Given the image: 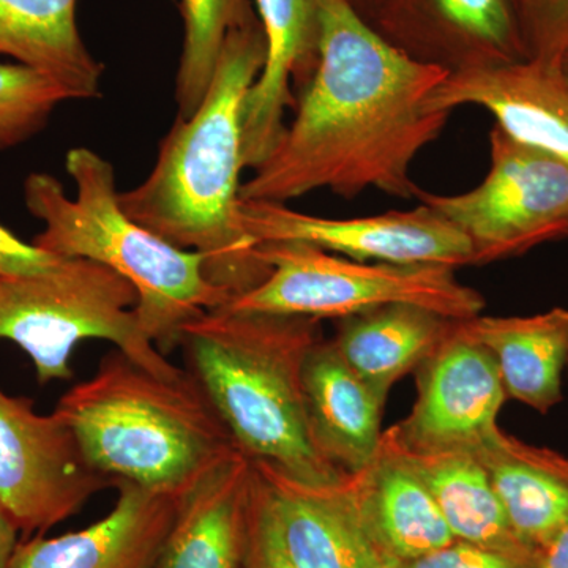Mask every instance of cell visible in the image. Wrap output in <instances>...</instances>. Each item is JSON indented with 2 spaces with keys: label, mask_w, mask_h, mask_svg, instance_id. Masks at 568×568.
Returning <instances> with one entry per match:
<instances>
[{
  "label": "cell",
  "mask_w": 568,
  "mask_h": 568,
  "mask_svg": "<svg viewBox=\"0 0 568 568\" xmlns=\"http://www.w3.org/2000/svg\"><path fill=\"white\" fill-rule=\"evenodd\" d=\"M320 6L315 74L274 151L242 183L241 200L287 204L320 190L345 200L368 190L416 197L410 168L450 118L428 100L450 71L396 48L351 0Z\"/></svg>",
  "instance_id": "1"
},
{
  "label": "cell",
  "mask_w": 568,
  "mask_h": 568,
  "mask_svg": "<svg viewBox=\"0 0 568 568\" xmlns=\"http://www.w3.org/2000/svg\"><path fill=\"white\" fill-rule=\"evenodd\" d=\"M264 62L260 21L231 32L201 106L190 118H175L151 173L121 192L130 219L179 248L200 253L209 278L231 298L271 274L239 215L244 106Z\"/></svg>",
  "instance_id": "2"
},
{
  "label": "cell",
  "mask_w": 568,
  "mask_h": 568,
  "mask_svg": "<svg viewBox=\"0 0 568 568\" xmlns=\"http://www.w3.org/2000/svg\"><path fill=\"white\" fill-rule=\"evenodd\" d=\"M321 336L313 317L220 306L185 325L179 347L242 454L298 484L335 487L347 474L317 450L302 383Z\"/></svg>",
  "instance_id": "3"
},
{
  "label": "cell",
  "mask_w": 568,
  "mask_h": 568,
  "mask_svg": "<svg viewBox=\"0 0 568 568\" xmlns=\"http://www.w3.org/2000/svg\"><path fill=\"white\" fill-rule=\"evenodd\" d=\"M67 173L77 186L67 194L54 175L32 173L24 203L43 231L32 244L59 257H81L111 268L136 291L142 328L163 355L181 343L185 325L231 301L209 278L200 253L179 248L123 211L114 166L89 148L70 149Z\"/></svg>",
  "instance_id": "4"
},
{
  "label": "cell",
  "mask_w": 568,
  "mask_h": 568,
  "mask_svg": "<svg viewBox=\"0 0 568 568\" xmlns=\"http://www.w3.org/2000/svg\"><path fill=\"white\" fill-rule=\"evenodd\" d=\"M54 413L103 476L164 495H182L237 448L186 369L159 376L121 351L104 355L95 375L62 395Z\"/></svg>",
  "instance_id": "5"
},
{
  "label": "cell",
  "mask_w": 568,
  "mask_h": 568,
  "mask_svg": "<svg viewBox=\"0 0 568 568\" xmlns=\"http://www.w3.org/2000/svg\"><path fill=\"white\" fill-rule=\"evenodd\" d=\"M132 284L93 261L63 260L37 275H0V339L31 357L40 384L70 381V357L85 339H104L149 372L179 377L140 323Z\"/></svg>",
  "instance_id": "6"
},
{
  "label": "cell",
  "mask_w": 568,
  "mask_h": 568,
  "mask_svg": "<svg viewBox=\"0 0 568 568\" xmlns=\"http://www.w3.org/2000/svg\"><path fill=\"white\" fill-rule=\"evenodd\" d=\"M260 256L271 274L223 306L320 321L390 304L417 305L457 321L485 310L484 295L458 282L457 271L446 265L365 263L305 242L263 244Z\"/></svg>",
  "instance_id": "7"
},
{
  "label": "cell",
  "mask_w": 568,
  "mask_h": 568,
  "mask_svg": "<svg viewBox=\"0 0 568 568\" xmlns=\"http://www.w3.org/2000/svg\"><path fill=\"white\" fill-rule=\"evenodd\" d=\"M473 246L474 265L496 263L568 237V166L500 126L489 132L484 181L458 194L418 190Z\"/></svg>",
  "instance_id": "8"
},
{
  "label": "cell",
  "mask_w": 568,
  "mask_h": 568,
  "mask_svg": "<svg viewBox=\"0 0 568 568\" xmlns=\"http://www.w3.org/2000/svg\"><path fill=\"white\" fill-rule=\"evenodd\" d=\"M114 488L85 458L58 414L0 388V507L26 537L73 517L95 493Z\"/></svg>",
  "instance_id": "9"
},
{
  "label": "cell",
  "mask_w": 568,
  "mask_h": 568,
  "mask_svg": "<svg viewBox=\"0 0 568 568\" xmlns=\"http://www.w3.org/2000/svg\"><path fill=\"white\" fill-rule=\"evenodd\" d=\"M242 227L257 246L305 242L365 263L474 265L473 246L447 219L428 205L361 219H324L287 204L242 201Z\"/></svg>",
  "instance_id": "10"
},
{
  "label": "cell",
  "mask_w": 568,
  "mask_h": 568,
  "mask_svg": "<svg viewBox=\"0 0 568 568\" xmlns=\"http://www.w3.org/2000/svg\"><path fill=\"white\" fill-rule=\"evenodd\" d=\"M409 416L387 429L410 452L476 454L499 428L507 394L493 355L459 331L418 366Z\"/></svg>",
  "instance_id": "11"
},
{
  "label": "cell",
  "mask_w": 568,
  "mask_h": 568,
  "mask_svg": "<svg viewBox=\"0 0 568 568\" xmlns=\"http://www.w3.org/2000/svg\"><path fill=\"white\" fill-rule=\"evenodd\" d=\"M373 28L422 62L450 71L529 59L514 0H358Z\"/></svg>",
  "instance_id": "12"
},
{
  "label": "cell",
  "mask_w": 568,
  "mask_h": 568,
  "mask_svg": "<svg viewBox=\"0 0 568 568\" xmlns=\"http://www.w3.org/2000/svg\"><path fill=\"white\" fill-rule=\"evenodd\" d=\"M260 473L234 448L182 495L155 568H246Z\"/></svg>",
  "instance_id": "13"
},
{
  "label": "cell",
  "mask_w": 568,
  "mask_h": 568,
  "mask_svg": "<svg viewBox=\"0 0 568 568\" xmlns=\"http://www.w3.org/2000/svg\"><path fill=\"white\" fill-rule=\"evenodd\" d=\"M481 108L515 140L568 166V78L560 63L525 59L452 71L429 97L433 111Z\"/></svg>",
  "instance_id": "14"
},
{
  "label": "cell",
  "mask_w": 568,
  "mask_h": 568,
  "mask_svg": "<svg viewBox=\"0 0 568 568\" xmlns=\"http://www.w3.org/2000/svg\"><path fill=\"white\" fill-rule=\"evenodd\" d=\"M256 467L265 517L293 568H387L358 517L349 476L335 487H308Z\"/></svg>",
  "instance_id": "15"
},
{
  "label": "cell",
  "mask_w": 568,
  "mask_h": 568,
  "mask_svg": "<svg viewBox=\"0 0 568 568\" xmlns=\"http://www.w3.org/2000/svg\"><path fill=\"white\" fill-rule=\"evenodd\" d=\"M265 37V62L244 106L245 170H256L286 129L284 114L295 106L320 62V0H256Z\"/></svg>",
  "instance_id": "16"
},
{
  "label": "cell",
  "mask_w": 568,
  "mask_h": 568,
  "mask_svg": "<svg viewBox=\"0 0 568 568\" xmlns=\"http://www.w3.org/2000/svg\"><path fill=\"white\" fill-rule=\"evenodd\" d=\"M118 503L89 528L18 541L9 568H155L178 496L115 480Z\"/></svg>",
  "instance_id": "17"
},
{
  "label": "cell",
  "mask_w": 568,
  "mask_h": 568,
  "mask_svg": "<svg viewBox=\"0 0 568 568\" xmlns=\"http://www.w3.org/2000/svg\"><path fill=\"white\" fill-rule=\"evenodd\" d=\"M347 488L387 567L422 558L457 540L435 497L387 432L372 463L347 477Z\"/></svg>",
  "instance_id": "18"
},
{
  "label": "cell",
  "mask_w": 568,
  "mask_h": 568,
  "mask_svg": "<svg viewBox=\"0 0 568 568\" xmlns=\"http://www.w3.org/2000/svg\"><path fill=\"white\" fill-rule=\"evenodd\" d=\"M306 420L317 450L336 469L354 476L372 463L383 440L381 398L346 364L334 342L310 347L302 372Z\"/></svg>",
  "instance_id": "19"
},
{
  "label": "cell",
  "mask_w": 568,
  "mask_h": 568,
  "mask_svg": "<svg viewBox=\"0 0 568 568\" xmlns=\"http://www.w3.org/2000/svg\"><path fill=\"white\" fill-rule=\"evenodd\" d=\"M515 536L538 556L568 525V457L497 428L476 452Z\"/></svg>",
  "instance_id": "20"
},
{
  "label": "cell",
  "mask_w": 568,
  "mask_h": 568,
  "mask_svg": "<svg viewBox=\"0 0 568 568\" xmlns=\"http://www.w3.org/2000/svg\"><path fill=\"white\" fill-rule=\"evenodd\" d=\"M459 331L495 358L507 398L540 414L562 402L568 357V310L532 316H476L459 321Z\"/></svg>",
  "instance_id": "21"
},
{
  "label": "cell",
  "mask_w": 568,
  "mask_h": 568,
  "mask_svg": "<svg viewBox=\"0 0 568 568\" xmlns=\"http://www.w3.org/2000/svg\"><path fill=\"white\" fill-rule=\"evenodd\" d=\"M457 320L410 304L377 306L336 320V349L347 365L387 399L403 376L416 372L454 335Z\"/></svg>",
  "instance_id": "22"
},
{
  "label": "cell",
  "mask_w": 568,
  "mask_h": 568,
  "mask_svg": "<svg viewBox=\"0 0 568 568\" xmlns=\"http://www.w3.org/2000/svg\"><path fill=\"white\" fill-rule=\"evenodd\" d=\"M78 0H0V55L50 78L70 100L102 93L103 65L82 40Z\"/></svg>",
  "instance_id": "23"
},
{
  "label": "cell",
  "mask_w": 568,
  "mask_h": 568,
  "mask_svg": "<svg viewBox=\"0 0 568 568\" xmlns=\"http://www.w3.org/2000/svg\"><path fill=\"white\" fill-rule=\"evenodd\" d=\"M388 436L392 437L390 433ZM394 443L435 497L457 540L538 562L540 556L515 536L488 473L476 455L469 452H410L398 446L395 439Z\"/></svg>",
  "instance_id": "24"
},
{
  "label": "cell",
  "mask_w": 568,
  "mask_h": 568,
  "mask_svg": "<svg viewBox=\"0 0 568 568\" xmlns=\"http://www.w3.org/2000/svg\"><path fill=\"white\" fill-rule=\"evenodd\" d=\"M183 48L175 103L179 118H190L211 88L224 41L235 29L260 21L252 0H182Z\"/></svg>",
  "instance_id": "25"
},
{
  "label": "cell",
  "mask_w": 568,
  "mask_h": 568,
  "mask_svg": "<svg viewBox=\"0 0 568 568\" xmlns=\"http://www.w3.org/2000/svg\"><path fill=\"white\" fill-rule=\"evenodd\" d=\"M69 95L50 78L21 63H0V151L31 140Z\"/></svg>",
  "instance_id": "26"
},
{
  "label": "cell",
  "mask_w": 568,
  "mask_h": 568,
  "mask_svg": "<svg viewBox=\"0 0 568 568\" xmlns=\"http://www.w3.org/2000/svg\"><path fill=\"white\" fill-rule=\"evenodd\" d=\"M529 58L560 63L568 52V0H517Z\"/></svg>",
  "instance_id": "27"
},
{
  "label": "cell",
  "mask_w": 568,
  "mask_h": 568,
  "mask_svg": "<svg viewBox=\"0 0 568 568\" xmlns=\"http://www.w3.org/2000/svg\"><path fill=\"white\" fill-rule=\"evenodd\" d=\"M387 568H537L536 562L511 558L504 552L454 540L422 558L392 564Z\"/></svg>",
  "instance_id": "28"
},
{
  "label": "cell",
  "mask_w": 568,
  "mask_h": 568,
  "mask_svg": "<svg viewBox=\"0 0 568 568\" xmlns=\"http://www.w3.org/2000/svg\"><path fill=\"white\" fill-rule=\"evenodd\" d=\"M67 257L26 244L0 224V275H37L52 271Z\"/></svg>",
  "instance_id": "29"
},
{
  "label": "cell",
  "mask_w": 568,
  "mask_h": 568,
  "mask_svg": "<svg viewBox=\"0 0 568 568\" xmlns=\"http://www.w3.org/2000/svg\"><path fill=\"white\" fill-rule=\"evenodd\" d=\"M246 568H293L287 562V559L284 558L282 548L278 547V541H276L274 530L271 528V523L265 517L261 488Z\"/></svg>",
  "instance_id": "30"
},
{
  "label": "cell",
  "mask_w": 568,
  "mask_h": 568,
  "mask_svg": "<svg viewBox=\"0 0 568 568\" xmlns=\"http://www.w3.org/2000/svg\"><path fill=\"white\" fill-rule=\"evenodd\" d=\"M537 568H568V525L540 552Z\"/></svg>",
  "instance_id": "31"
},
{
  "label": "cell",
  "mask_w": 568,
  "mask_h": 568,
  "mask_svg": "<svg viewBox=\"0 0 568 568\" xmlns=\"http://www.w3.org/2000/svg\"><path fill=\"white\" fill-rule=\"evenodd\" d=\"M18 534L20 530L14 528L6 515L0 517V568H9L11 555L18 545Z\"/></svg>",
  "instance_id": "32"
},
{
  "label": "cell",
  "mask_w": 568,
  "mask_h": 568,
  "mask_svg": "<svg viewBox=\"0 0 568 568\" xmlns=\"http://www.w3.org/2000/svg\"><path fill=\"white\" fill-rule=\"evenodd\" d=\"M560 67H562L564 73H566V77L568 78V52L566 55H564L562 61H560Z\"/></svg>",
  "instance_id": "33"
},
{
  "label": "cell",
  "mask_w": 568,
  "mask_h": 568,
  "mask_svg": "<svg viewBox=\"0 0 568 568\" xmlns=\"http://www.w3.org/2000/svg\"><path fill=\"white\" fill-rule=\"evenodd\" d=\"M2 515H3L2 507H0V517H2Z\"/></svg>",
  "instance_id": "34"
},
{
  "label": "cell",
  "mask_w": 568,
  "mask_h": 568,
  "mask_svg": "<svg viewBox=\"0 0 568 568\" xmlns=\"http://www.w3.org/2000/svg\"><path fill=\"white\" fill-rule=\"evenodd\" d=\"M351 2H353V3H357V2H358V0H351Z\"/></svg>",
  "instance_id": "35"
},
{
  "label": "cell",
  "mask_w": 568,
  "mask_h": 568,
  "mask_svg": "<svg viewBox=\"0 0 568 568\" xmlns=\"http://www.w3.org/2000/svg\"><path fill=\"white\" fill-rule=\"evenodd\" d=\"M566 369H568V357H567V368Z\"/></svg>",
  "instance_id": "36"
},
{
  "label": "cell",
  "mask_w": 568,
  "mask_h": 568,
  "mask_svg": "<svg viewBox=\"0 0 568 568\" xmlns=\"http://www.w3.org/2000/svg\"><path fill=\"white\" fill-rule=\"evenodd\" d=\"M514 2H515V6H517V0H514Z\"/></svg>",
  "instance_id": "37"
}]
</instances>
